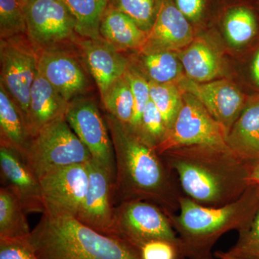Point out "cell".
<instances>
[{"label": "cell", "mask_w": 259, "mask_h": 259, "mask_svg": "<svg viewBox=\"0 0 259 259\" xmlns=\"http://www.w3.org/2000/svg\"><path fill=\"white\" fill-rule=\"evenodd\" d=\"M214 256L218 259H238L235 258V257L232 256V255L228 254L227 252L221 251V250H219V251H216L215 253H214Z\"/></svg>", "instance_id": "obj_39"}, {"label": "cell", "mask_w": 259, "mask_h": 259, "mask_svg": "<svg viewBox=\"0 0 259 259\" xmlns=\"http://www.w3.org/2000/svg\"><path fill=\"white\" fill-rule=\"evenodd\" d=\"M87 164L90 179L88 190L76 218L102 234L120 238L114 219L115 176L93 158Z\"/></svg>", "instance_id": "obj_12"}, {"label": "cell", "mask_w": 259, "mask_h": 259, "mask_svg": "<svg viewBox=\"0 0 259 259\" xmlns=\"http://www.w3.org/2000/svg\"><path fill=\"white\" fill-rule=\"evenodd\" d=\"M0 36H28L23 5L18 0H0Z\"/></svg>", "instance_id": "obj_30"}, {"label": "cell", "mask_w": 259, "mask_h": 259, "mask_svg": "<svg viewBox=\"0 0 259 259\" xmlns=\"http://www.w3.org/2000/svg\"><path fill=\"white\" fill-rule=\"evenodd\" d=\"M224 30L227 39L233 47H245L258 35V18L250 8L236 7L227 13Z\"/></svg>", "instance_id": "obj_26"}, {"label": "cell", "mask_w": 259, "mask_h": 259, "mask_svg": "<svg viewBox=\"0 0 259 259\" xmlns=\"http://www.w3.org/2000/svg\"><path fill=\"white\" fill-rule=\"evenodd\" d=\"M101 98L108 115L124 125H131L134 115V96L125 76L112 83Z\"/></svg>", "instance_id": "obj_27"}, {"label": "cell", "mask_w": 259, "mask_h": 259, "mask_svg": "<svg viewBox=\"0 0 259 259\" xmlns=\"http://www.w3.org/2000/svg\"><path fill=\"white\" fill-rule=\"evenodd\" d=\"M92 159L88 148L70 127L65 116L37 131L23 158L38 179L54 170L86 163Z\"/></svg>", "instance_id": "obj_5"}, {"label": "cell", "mask_w": 259, "mask_h": 259, "mask_svg": "<svg viewBox=\"0 0 259 259\" xmlns=\"http://www.w3.org/2000/svg\"><path fill=\"white\" fill-rule=\"evenodd\" d=\"M22 5L27 35L34 47L52 49L77 34L74 17L61 0H28Z\"/></svg>", "instance_id": "obj_9"}, {"label": "cell", "mask_w": 259, "mask_h": 259, "mask_svg": "<svg viewBox=\"0 0 259 259\" xmlns=\"http://www.w3.org/2000/svg\"><path fill=\"white\" fill-rule=\"evenodd\" d=\"M194 41L192 25L173 0H163L147 40L141 51H175L185 49Z\"/></svg>", "instance_id": "obj_16"}, {"label": "cell", "mask_w": 259, "mask_h": 259, "mask_svg": "<svg viewBox=\"0 0 259 259\" xmlns=\"http://www.w3.org/2000/svg\"><path fill=\"white\" fill-rule=\"evenodd\" d=\"M163 0H112L109 3L125 13L148 32L152 28Z\"/></svg>", "instance_id": "obj_29"}, {"label": "cell", "mask_w": 259, "mask_h": 259, "mask_svg": "<svg viewBox=\"0 0 259 259\" xmlns=\"http://www.w3.org/2000/svg\"><path fill=\"white\" fill-rule=\"evenodd\" d=\"M125 76L131 85L134 101V115L129 127L138 134L143 112L151 100L149 81L139 71L133 69L130 66Z\"/></svg>", "instance_id": "obj_31"}, {"label": "cell", "mask_w": 259, "mask_h": 259, "mask_svg": "<svg viewBox=\"0 0 259 259\" xmlns=\"http://www.w3.org/2000/svg\"><path fill=\"white\" fill-rule=\"evenodd\" d=\"M69 104L37 71L30 90L28 120L32 137L44 126L65 116Z\"/></svg>", "instance_id": "obj_19"}, {"label": "cell", "mask_w": 259, "mask_h": 259, "mask_svg": "<svg viewBox=\"0 0 259 259\" xmlns=\"http://www.w3.org/2000/svg\"><path fill=\"white\" fill-rule=\"evenodd\" d=\"M29 241L39 259H141L125 240L102 234L72 216L44 213Z\"/></svg>", "instance_id": "obj_4"}, {"label": "cell", "mask_w": 259, "mask_h": 259, "mask_svg": "<svg viewBox=\"0 0 259 259\" xmlns=\"http://www.w3.org/2000/svg\"><path fill=\"white\" fill-rule=\"evenodd\" d=\"M249 185H259V161L249 163Z\"/></svg>", "instance_id": "obj_38"}, {"label": "cell", "mask_w": 259, "mask_h": 259, "mask_svg": "<svg viewBox=\"0 0 259 259\" xmlns=\"http://www.w3.org/2000/svg\"><path fill=\"white\" fill-rule=\"evenodd\" d=\"M161 156L184 195L202 205L231 203L250 186L249 163L237 157L227 145L185 146Z\"/></svg>", "instance_id": "obj_2"}, {"label": "cell", "mask_w": 259, "mask_h": 259, "mask_svg": "<svg viewBox=\"0 0 259 259\" xmlns=\"http://www.w3.org/2000/svg\"><path fill=\"white\" fill-rule=\"evenodd\" d=\"M76 22L78 35L84 38L100 37V25L108 0H61Z\"/></svg>", "instance_id": "obj_25"}, {"label": "cell", "mask_w": 259, "mask_h": 259, "mask_svg": "<svg viewBox=\"0 0 259 259\" xmlns=\"http://www.w3.org/2000/svg\"><path fill=\"white\" fill-rule=\"evenodd\" d=\"M81 47L88 69L102 97L112 83L125 76L128 62L115 47L102 37L86 38Z\"/></svg>", "instance_id": "obj_17"}, {"label": "cell", "mask_w": 259, "mask_h": 259, "mask_svg": "<svg viewBox=\"0 0 259 259\" xmlns=\"http://www.w3.org/2000/svg\"><path fill=\"white\" fill-rule=\"evenodd\" d=\"M37 71L68 102L88 88V79L79 63L67 53L54 48L38 53Z\"/></svg>", "instance_id": "obj_15"}, {"label": "cell", "mask_w": 259, "mask_h": 259, "mask_svg": "<svg viewBox=\"0 0 259 259\" xmlns=\"http://www.w3.org/2000/svg\"><path fill=\"white\" fill-rule=\"evenodd\" d=\"M112 1V0H108V2Z\"/></svg>", "instance_id": "obj_41"}, {"label": "cell", "mask_w": 259, "mask_h": 259, "mask_svg": "<svg viewBox=\"0 0 259 259\" xmlns=\"http://www.w3.org/2000/svg\"><path fill=\"white\" fill-rule=\"evenodd\" d=\"M19 2H20L21 4H23V3H25V2L28 1V0H18Z\"/></svg>", "instance_id": "obj_40"}, {"label": "cell", "mask_w": 259, "mask_h": 259, "mask_svg": "<svg viewBox=\"0 0 259 259\" xmlns=\"http://www.w3.org/2000/svg\"><path fill=\"white\" fill-rule=\"evenodd\" d=\"M27 37L1 39L0 83L20 107L28 123L30 90L37 73L38 54L30 40H25Z\"/></svg>", "instance_id": "obj_7"}, {"label": "cell", "mask_w": 259, "mask_h": 259, "mask_svg": "<svg viewBox=\"0 0 259 259\" xmlns=\"http://www.w3.org/2000/svg\"><path fill=\"white\" fill-rule=\"evenodd\" d=\"M259 212V185H250L240 198L221 207H208L183 195L177 213H166L186 258L214 259L212 248L228 232L249 228Z\"/></svg>", "instance_id": "obj_3"}, {"label": "cell", "mask_w": 259, "mask_h": 259, "mask_svg": "<svg viewBox=\"0 0 259 259\" xmlns=\"http://www.w3.org/2000/svg\"><path fill=\"white\" fill-rule=\"evenodd\" d=\"M21 202L8 187L0 189V238H26L31 231Z\"/></svg>", "instance_id": "obj_23"}, {"label": "cell", "mask_w": 259, "mask_h": 259, "mask_svg": "<svg viewBox=\"0 0 259 259\" xmlns=\"http://www.w3.org/2000/svg\"><path fill=\"white\" fill-rule=\"evenodd\" d=\"M39 180L44 214L76 218L88 190L90 179L87 163L54 170Z\"/></svg>", "instance_id": "obj_11"}, {"label": "cell", "mask_w": 259, "mask_h": 259, "mask_svg": "<svg viewBox=\"0 0 259 259\" xmlns=\"http://www.w3.org/2000/svg\"><path fill=\"white\" fill-rule=\"evenodd\" d=\"M150 97L161 114L167 130L176 120L183 104L182 90L177 83H156L149 81Z\"/></svg>", "instance_id": "obj_28"}, {"label": "cell", "mask_w": 259, "mask_h": 259, "mask_svg": "<svg viewBox=\"0 0 259 259\" xmlns=\"http://www.w3.org/2000/svg\"><path fill=\"white\" fill-rule=\"evenodd\" d=\"M226 252L238 259H259V212L249 228L238 233L236 244Z\"/></svg>", "instance_id": "obj_33"}, {"label": "cell", "mask_w": 259, "mask_h": 259, "mask_svg": "<svg viewBox=\"0 0 259 259\" xmlns=\"http://www.w3.org/2000/svg\"><path fill=\"white\" fill-rule=\"evenodd\" d=\"M102 38L116 49H139L144 47L148 33L138 26L130 17L108 3L100 25Z\"/></svg>", "instance_id": "obj_21"}, {"label": "cell", "mask_w": 259, "mask_h": 259, "mask_svg": "<svg viewBox=\"0 0 259 259\" xmlns=\"http://www.w3.org/2000/svg\"><path fill=\"white\" fill-rule=\"evenodd\" d=\"M168 130L161 114L151 100L141 117L139 135L145 141L156 148L166 137Z\"/></svg>", "instance_id": "obj_32"}, {"label": "cell", "mask_w": 259, "mask_h": 259, "mask_svg": "<svg viewBox=\"0 0 259 259\" xmlns=\"http://www.w3.org/2000/svg\"><path fill=\"white\" fill-rule=\"evenodd\" d=\"M143 67L149 81L177 83L185 75L180 58L173 51H141Z\"/></svg>", "instance_id": "obj_24"}, {"label": "cell", "mask_w": 259, "mask_h": 259, "mask_svg": "<svg viewBox=\"0 0 259 259\" xmlns=\"http://www.w3.org/2000/svg\"><path fill=\"white\" fill-rule=\"evenodd\" d=\"M0 131L1 146L11 148L23 158L32 136L23 112L2 83Z\"/></svg>", "instance_id": "obj_20"}, {"label": "cell", "mask_w": 259, "mask_h": 259, "mask_svg": "<svg viewBox=\"0 0 259 259\" xmlns=\"http://www.w3.org/2000/svg\"><path fill=\"white\" fill-rule=\"evenodd\" d=\"M185 76L195 82L204 83L221 76L223 64L218 51L204 40H194L180 55Z\"/></svg>", "instance_id": "obj_22"}, {"label": "cell", "mask_w": 259, "mask_h": 259, "mask_svg": "<svg viewBox=\"0 0 259 259\" xmlns=\"http://www.w3.org/2000/svg\"><path fill=\"white\" fill-rule=\"evenodd\" d=\"M141 259H186L180 241L154 239L138 248Z\"/></svg>", "instance_id": "obj_34"}, {"label": "cell", "mask_w": 259, "mask_h": 259, "mask_svg": "<svg viewBox=\"0 0 259 259\" xmlns=\"http://www.w3.org/2000/svg\"><path fill=\"white\" fill-rule=\"evenodd\" d=\"M226 144L245 163L259 161V93L248 98L227 136Z\"/></svg>", "instance_id": "obj_18"}, {"label": "cell", "mask_w": 259, "mask_h": 259, "mask_svg": "<svg viewBox=\"0 0 259 259\" xmlns=\"http://www.w3.org/2000/svg\"><path fill=\"white\" fill-rule=\"evenodd\" d=\"M65 118L88 148L93 159L115 176V156L111 136L106 120L95 102L90 99H75L69 102Z\"/></svg>", "instance_id": "obj_10"}, {"label": "cell", "mask_w": 259, "mask_h": 259, "mask_svg": "<svg viewBox=\"0 0 259 259\" xmlns=\"http://www.w3.org/2000/svg\"><path fill=\"white\" fill-rule=\"evenodd\" d=\"M250 76L255 86L259 90V48L255 51L250 64Z\"/></svg>", "instance_id": "obj_37"}, {"label": "cell", "mask_w": 259, "mask_h": 259, "mask_svg": "<svg viewBox=\"0 0 259 259\" xmlns=\"http://www.w3.org/2000/svg\"><path fill=\"white\" fill-rule=\"evenodd\" d=\"M177 83L182 92L193 95L204 105L224 128L227 136L249 98L236 85L227 79L198 83L185 75Z\"/></svg>", "instance_id": "obj_13"}, {"label": "cell", "mask_w": 259, "mask_h": 259, "mask_svg": "<svg viewBox=\"0 0 259 259\" xmlns=\"http://www.w3.org/2000/svg\"><path fill=\"white\" fill-rule=\"evenodd\" d=\"M182 108L166 137L156 148L157 152L161 155L185 146L227 145L226 131L204 105L190 93L182 92Z\"/></svg>", "instance_id": "obj_6"}, {"label": "cell", "mask_w": 259, "mask_h": 259, "mask_svg": "<svg viewBox=\"0 0 259 259\" xmlns=\"http://www.w3.org/2000/svg\"><path fill=\"white\" fill-rule=\"evenodd\" d=\"M0 168L3 186L14 192L27 214L45 212L40 180L18 153L0 146Z\"/></svg>", "instance_id": "obj_14"}, {"label": "cell", "mask_w": 259, "mask_h": 259, "mask_svg": "<svg viewBox=\"0 0 259 259\" xmlns=\"http://www.w3.org/2000/svg\"><path fill=\"white\" fill-rule=\"evenodd\" d=\"M177 8L190 22L197 23L203 15L205 0H173Z\"/></svg>", "instance_id": "obj_36"}, {"label": "cell", "mask_w": 259, "mask_h": 259, "mask_svg": "<svg viewBox=\"0 0 259 259\" xmlns=\"http://www.w3.org/2000/svg\"><path fill=\"white\" fill-rule=\"evenodd\" d=\"M115 151V206L131 201H146L165 213H177L184 195L175 174L156 148L129 125L112 116L105 117Z\"/></svg>", "instance_id": "obj_1"}, {"label": "cell", "mask_w": 259, "mask_h": 259, "mask_svg": "<svg viewBox=\"0 0 259 259\" xmlns=\"http://www.w3.org/2000/svg\"><path fill=\"white\" fill-rule=\"evenodd\" d=\"M114 219L118 236L137 249L151 240L180 241L166 213L151 202L138 200L117 204Z\"/></svg>", "instance_id": "obj_8"}, {"label": "cell", "mask_w": 259, "mask_h": 259, "mask_svg": "<svg viewBox=\"0 0 259 259\" xmlns=\"http://www.w3.org/2000/svg\"><path fill=\"white\" fill-rule=\"evenodd\" d=\"M0 259H39L29 236L21 238H0Z\"/></svg>", "instance_id": "obj_35"}]
</instances>
